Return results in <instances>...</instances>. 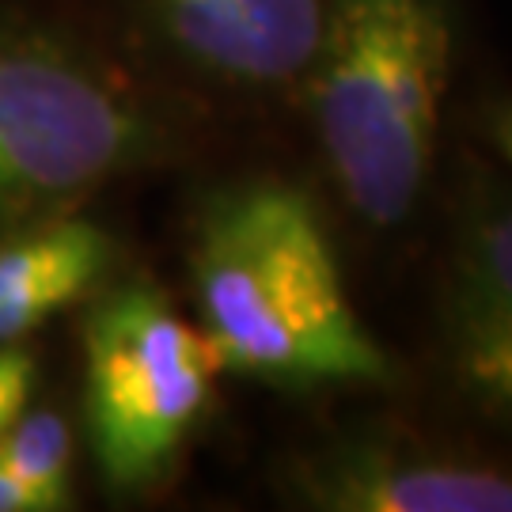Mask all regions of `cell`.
Instances as JSON below:
<instances>
[{
    "label": "cell",
    "instance_id": "6da1fadb",
    "mask_svg": "<svg viewBox=\"0 0 512 512\" xmlns=\"http://www.w3.org/2000/svg\"><path fill=\"white\" fill-rule=\"evenodd\" d=\"M194 289L202 330L232 372L285 387L391 380L323 220L293 186L251 183L213 202L194 243Z\"/></svg>",
    "mask_w": 512,
    "mask_h": 512
},
{
    "label": "cell",
    "instance_id": "7a4b0ae2",
    "mask_svg": "<svg viewBox=\"0 0 512 512\" xmlns=\"http://www.w3.org/2000/svg\"><path fill=\"white\" fill-rule=\"evenodd\" d=\"M452 0H327L311 61L315 133L346 205L403 224L433 179L452 80Z\"/></svg>",
    "mask_w": 512,
    "mask_h": 512
},
{
    "label": "cell",
    "instance_id": "3957f363",
    "mask_svg": "<svg viewBox=\"0 0 512 512\" xmlns=\"http://www.w3.org/2000/svg\"><path fill=\"white\" fill-rule=\"evenodd\" d=\"M217 349L156 289H126L88 323V429L114 486H145L179 456L213 399Z\"/></svg>",
    "mask_w": 512,
    "mask_h": 512
},
{
    "label": "cell",
    "instance_id": "277c9868",
    "mask_svg": "<svg viewBox=\"0 0 512 512\" xmlns=\"http://www.w3.org/2000/svg\"><path fill=\"white\" fill-rule=\"evenodd\" d=\"M145 122L73 54L0 35V224L57 213L137 156Z\"/></svg>",
    "mask_w": 512,
    "mask_h": 512
},
{
    "label": "cell",
    "instance_id": "5b68a950",
    "mask_svg": "<svg viewBox=\"0 0 512 512\" xmlns=\"http://www.w3.org/2000/svg\"><path fill=\"white\" fill-rule=\"evenodd\" d=\"M308 490L342 512H512V456L372 433L323 459Z\"/></svg>",
    "mask_w": 512,
    "mask_h": 512
},
{
    "label": "cell",
    "instance_id": "8992f818",
    "mask_svg": "<svg viewBox=\"0 0 512 512\" xmlns=\"http://www.w3.org/2000/svg\"><path fill=\"white\" fill-rule=\"evenodd\" d=\"M440 357L459 403L512 433V202L475 213L452 247Z\"/></svg>",
    "mask_w": 512,
    "mask_h": 512
},
{
    "label": "cell",
    "instance_id": "52a82bcc",
    "mask_svg": "<svg viewBox=\"0 0 512 512\" xmlns=\"http://www.w3.org/2000/svg\"><path fill=\"white\" fill-rule=\"evenodd\" d=\"M152 12L198 73L277 88L311 69L327 0H152Z\"/></svg>",
    "mask_w": 512,
    "mask_h": 512
},
{
    "label": "cell",
    "instance_id": "ba28073f",
    "mask_svg": "<svg viewBox=\"0 0 512 512\" xmlns=\"http://www.w3.org/2000/svg\"><path fill=\"white\" fill-rule=\"evenodd\" d=\"M107 258V236L84 220H57L0 243V346L88 293Z\"/></svg>",
    "mask_w": 512,
    "mask_h": 512
},
{
    "label": "cell",
    "instance_id": "9c48e42d",
    "mask_svg": "<svg viewBox=\"0 0 512 512\" xmlns=\"http://www.w3.org/2000/svg\"><path fill=\"white\" fill-rule=\"evenodd\" d=\"M0 463L16 471L38 497L46 512L69 501V467H73V437L57 414H19L0 433Z\"/></svg>",
    "mask_w": 512,
    "mask_h": 512
},
{
    "label": "cell",
    "instance_id": "30bf717a",
    "mask_svg": "<svg viewBox=\"0 0 512 512\" xmlns=\"http://www.w3.org/2000/svg\"><path fill=\"white\" fill-rule=\"evenodd\" d=\"M35 384V361L23 349H0V433L23 414Z\"/></svg>",
    "mask_w": 512,
    "mask_h": 512
},
{
    "label": "cell",
    "instance_id": "8fae6325",
    "mask_svg": "<svg viewBox=\"0 0 512 512\" xmlns=\"http://www.w3.org/2000/svg\"><path fill=\"white\" fill-rule=\"evenodd\" d=\"M0 512H46L42 497L4 463H0Z\"/></svg>",
    "mask_w": 512,
    "mask_h": 512
},
{
    "label": "cell",
    "instance_id": "7c38bea8",
    "mask_svg": "<svg viewBox=\"0 0 512 512\" xmlns=\"http://www.w3.org/2000/svg\"><path fill=\"white\" fill-rule=\"evenodd\" d=\"M497 141H501V152H505V160L512 164V107L501 114V122H497Z\"/></svg>",
    "mask_w": 512,
    "mask_h": 512
}]
</instances>
